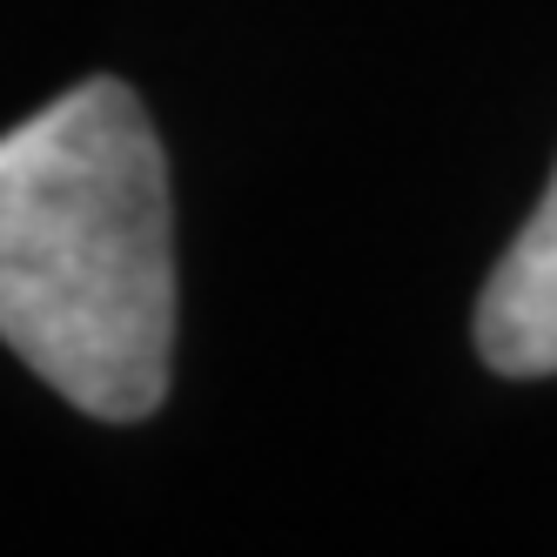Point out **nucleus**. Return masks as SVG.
Wrapping results in <instances>:
<instances>
[{"mask_svg":"<svg viewBox=\"0 0 557 557\" xmlns=\"http://www.w3.org/2000/svg\"><path fill=\"white\" fill-rule=\"evenodd\" d=\"M476 356L497 376H557V175L476 296Z\"/></svg>","mask_w":557,"mask_h":557,"instance_id":"obj_2","label":"nucleus"},{"mask_svg":"<svg viewBox=\"0 0 557 557\" xmlns=\"http://www.w3.org/2000/svg\"><path fill=\"white\" fill-rule=\"evenodd\" d=\"M0 343L101 423H141L169 396V154L114 74L0 135Z\"/></svg>","mask_w":557,"mask_h":557,"instance_id":"obj_1","label":"nucleus"}]
</instances>
